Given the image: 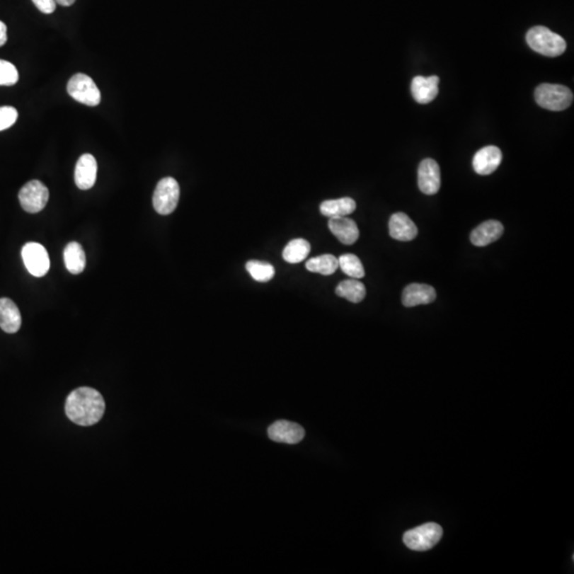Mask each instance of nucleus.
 I'll return each mask as SVG.
<instances>
[{"label": "nucleus", "instance_id": "28", "mask_svg": "<svg viewBox=\"0 0 574 574\" xmlns=\"http://www.w3.org/2000/svg\"><path fill=\"white\" fill-rule=\"evenodd\" d=\"M35 7L42 12V13L52 14L56 10L57 4L56 0H33Z\"/></svg>", "mask_w": 574, "mask_h": 574}, {"label": "nucleus", "instance_id": "10", "mask_svg": "<svg viewBox=\"0 0 574 574\" xmlns=\"http://www.w3.org/2000/svg\"><path fill=\"white\" fill-rule=\"evenodd\" d=\"M442 179L437 162L433 159L421 161L418 168V186L425 195H435L440 190Z\"/></svg>", "mask_w": 574, "mask_h": 574}, {"label": "nucleus", "instance_id": "14", "mask_svg": "<svg viewBox=\"0 0 574 574\" xmlns=\"http://www.w3.org/2000/svg\"><path fill=\"white\" fill-rule=\"evenodd\" d=\"M438 84L440 78L437 76L423 77L417 76L413 79L411 90L415 101L421 105L432 103L438 95Z\"/></svg>", "mask_w": 574, "mask_h": 574}, {"label": "nucleus", "instance_id": "22", "mask_svg": "<svg viewBox=\"0 0 574 574\" xmlns=\"http://www.w3.org/2000/svg\"><path fill=\"white\" fill-rule=\"evenodd\" d=\"M310 251L311 245L306 239H296L285 246L282 256L285 262L298 264L308 258Z\"/></svg>", "mask_w": 574, "mask_h": 574}, {"label": "nucleus", "instance_id": "27", "mask_svg": "<svg viewBox=\"0 0 574 574\" xmlns=\"http://www.w3.org/2000/svg\"><path fill=\"white\" fill-rule=\"evenodd\" d=\"M18 112L13 107H0V131L6 130L16 124Z\"/></svg>", "mask_w": 574, "mask_h": 574}, {"label": "nucleus", "instance_id": "30", "mask_svg": "<svg viewBox=\"0 0 574 574\" xmlns=\"http://www.w3.org/2000/svg\"><path fill=\"white\" fill-rule=\"evenodd\" d=\"M75 1L76 0H56V3L63 6V7H69V6L74 5Z\"/></svg>", "mask_w": 574, "mask_h": 574}, {"label": "nucleus", "instance_id": "9", "mask_svg": "<svg viewBox=\"0 0 574 574\" xmlns=\"http://www.w3.org/2000/svg\"><path fill=\"white\" fill-rule=\"evenodd\" d=\"M304 427L298 423L287 420L275 421L268 427V436L271 440L282 444H295L304 440Z\"/></svg>", "mask_w": 574, "mask_h": 574}, {"label": "nucleus", "instance_id": "24", "mask_svg": "<svg viewBox=\"0 0 574 574\" xmlns=\"http://www.w3.org/2000/svg\"><path fill=\"white\" fill-rule=\"evenodd\" d=\"M338 267L343 272L353 279H362L365 277V269L361 260L352 253L343 254L338 258Z\"/></svg>", "mask_w": 574, "mask_h": 574}, {"label": "nucleus", "instance_id": "25", "mask_svg": "<svg viewBox=\"0 0 574 574\" xmlns=\"http://www.w3.org/2000/svg\"><path fill=\"white\" fill-rule=\"evenodd\" d=\"M246 269L250 273L252 277L256 281L265 282L270 281L275 277V267L267 262H260V260H249L246 264Z\"/></svg>", "mask_w": 574, "mask_h": 574}, {"label": "nucleus", "instance_id": "15", "mask_svg": "<svg viewBox=\"0 0 574 574\" xmlns=\"http://www.w3.org/2000/svg\"><path fill=\"white\" fill-rule=\"evenodd\" d=\"M389 235L400 241H410L416 239L418 229L406 213H395L389 222Z\"/></svg>", "mask_w": 574, "mask_h": 574}, {"label": "nucleus", "instance_id": "12", "mask_svg": "<svg viewBox=\"0 0 574 574\" xmlns=\"http://www.w3.org/2000/svg\"><path fill=\"white\" fill-rule=\"evenodd\" d=\"M435 289L427 284H410L402 293V304L406 308L430 304L435 302Z\"/></svg>", "mask_w": 574, "mask_h": 574}, {"label": "nucleus", "instance_id": "26", "mask_svg": "<svg viewBox=\"0 0 574 574\" xmlns=\"http://www.w3.org/2000/svg\"><path fill=\"white\" fill-rule=\"evenodd\" d=\"M18 71L12 63L0 60V86H12L18 84Z\"/></svg>", "mask_w": 574, "mask_h": 574}, {"label": "nucleus", "instance_id": "13", "mask_svg": "<svg viewBox=\"0 0 574 574\" xmlns=\"http://www.w3.org/2000/svg\"><path fill=\"white\" fill-rule=\"evenodd\" d=\"M96 178V159L90 154L80 156L75 169L76 185L82 190H90L94 186Z\"/></svg>", "mask_w": 574, "mask_h": 574}, {"label": "nucleus", "instance_id": "21", "mask_svg": "<svg viewBox=\"0 0 574 574\" xmlns=\"http://www.w3.org/2000/svg\"><path fill=\"white\" fill-rule=\"evenodd\" d=\"M335 293L338 297L344 298L352 304H359L366 297V287L359 280H345L338 284Z\"/></svg>", "mask_w": 574, "mask_h": 574}, {"label": "nucleus", "instance_id": "7", "mask_svg": "<svg viewBox=\"0 0 574 574\" xmlns=\"http://www.w3.org/2000/svg\"><path fill=\"white\" fill-rule=\"evenodd\" d=\"M21 205L28 213H39L47 205L50 190L39 180H33L23 186L18 194Z\"/></svg>", "mask_w": 574, "mask_h": 574}, {"label": "nucleus", "instance_id": "4", "mask_svg": "<svg viewBox=\"0 0 574 574\" xmlns=\"http://www.w3.org/2000/svg\"><path fill=\"white\" fill-rule=\"evenodd\" d=\"M442 527L437 523H425L406 532L403 542L411 550L423 552L434 548L442 539Z\"/></svg>", "mask_w": 574, "mask_h": 574}, {"label": "nucleus", "instance_id": "11", "mask_svg": "<svg viewBox=\"0 0 574 574\" xmlns=\"http://www.w3.org/2000/svg\"><path fill=\"white\" fill-rule=\"evenodd\" d=\"M502 162V152L495 146H487L474 154L472 165L474 171L481 176L493 173Z\"/></svg>", "mask_w": 574, "mask_h": 574}, {"label": "nucleus", "instance_id": "19", "mask_svg": "<svg viewBox=\"0 0 574 574\" xmlns=\"http://www.w3.org/2000/svg\"><path fill=\"white\" fill-rule=\"evenodd\" d=\"M357 209V203L352 198L333 199L323 201L321 205V213L329 218L346 217Z\"/></svg>", "mask_w": 574, "mask_h": 574}, {"label": "nucleus", "instance_id": "17", "mask_svg": "<svg viewBox=\"0 0 574 574\" xmlns=\"http://www.w3.org/2000/svg\"><path fill=\"white\" fill-rule=\"evenodd\" d=\"M504 232V226L498 220H487L476 226L470 235V241L476 247H485L498 241Z\"/></svg>", "mask_w": 574, "mask_h": 574}, {"label": "nucleus", "instance_id": "18", "mask_svg": "<svg viewBox=\"0 0 574 574\" xmlns=\"http://www.w3.org/2000/svg\"><path fill=\"white\" fill-rule=\"evenodd\" d=\"M22 327L20 309L9 298H0V328L6 333H16Z\"/></svg>", "mask_w": 574, "mask_h": 574}, {"label": "nucleus", "instance_id": "29", "mask_svg": "<svg viewBox=\"0 0 574 574\" xmlns=\"http://www.w3.org/2000/svg\"><path fill=\"white\" fill-rule=\"evenodd\" d=\"M7 43V26L0 21V47Z\"/></svg>", "mask_w": 574, "mask_h": 574}, {"label": "nucleus", "instance_id": "20", "mask_svg": "<svg viewBox=\"0 0 574 574\" xmlns=\"http://www.w3.org/2000/svg\"><path fill=\"white\" fill-rule=\"evenodd\" d=\"M64 262L67 270L73 275H79L86 268V256L84 248L77 241H71L64 249Z\"/></svg>", "mask_w": 574, "mask_h": 574}, {"label": "nucleus", "instance_id": "3", "mask_svg": "<svg viewBox=\"0 0 574 574\" xmlns=\"http://www.w3.org/2000/svg\"><path fill=\"white\" fill-rule=\"evenodd\" d=\"M535 101L550 111H563L573 103V93L561 84H542L535 90Z\"/></svg>", "mask_w": 574, "mask_h": 574}, {"label": "nucleus", "instance_id": "2", "mask_svg": "<svg viewBox=\"0 0 574 574\" xmlns=\"http://www.w3.org/2000/svg\"><path fill=\"white\" fill-rule=\"evenodd\" d=\"M527 43L534 52L546 57H558L565 52V40L544 26H536L527 33Z\"/></svg>", "mask_w": 574, "mask_h": 574}, {"label": "nucleus", "instance_id": "5", "mask_svg": "<svg viewBox=\"0 0 574 574\" xmlns=\"http://www.w3.org/2000/svg\"><path fill=\"white\" fill-rule=\"evenodd\" d=\"M67 92L71 98L88 107H96L101 103V91L92 78L84 74H76L67 84Z\"/></svg>", "mask_w": 574, "mask_h": 574}, {"label": "nucleus", "instance_id": "8", "mask_svg": "<svg viewBox=\"0 0 574 574\" xmlns=\"http://www.w3.org/2000/svg\"><path fill=\"white\" fill-rule=\"evenodd\" d=\"M22 258L27 270L35 277H44L50 270V256L41 243H27L23 247Z\"/></svg>", "mask_w": 574, "mask_h": 574}, {"label": "nucleus", "instance_id": "16", "mask_svg": "<svg viewBox=\"0 0 574 574\" xmlns=\"http://www.w3.org/2000/svg\"><path fill=\"white\" fill-rule=\"evenodd\" d=\"M330 231L334 236L344 243V245H353L359 239L360 230L355 220L347 217L330 218Z\"/></svg>", "mask_w": 574, "mask_h": 574}, {"label": "nucleus", "instance_id": "1", "mask_svg": "<svg viewBox=\"0 0 574 574\" xmlns=\"http://www.w3.org/2000/svg\"><path fill=\"white\" fill-rule=\"evenodd\" d=\"M105 411L103 396L91 387H80L71 391L65 404L67 417L82 427L96 425L103 418Z\"/></svg>", "mask_w": 574, "mask_h": 574}, {"label": "nucleus", "instance_id": "6", "mask_svg": "<svg viewBox=\"0 0 574 574\" xmlns=\"http://www.w3.org/2000/svg\"><path fill=\"white\" fill-rule=\"evenodd\" d=\"M180 198V186L173 178H163L154 193V209L161 215H169L175 211Z\"/></svg>", "mask_w": 574, "mask_h": 574}, {"label": "nucleus", "instance_id": "23", "mask_svg": "<svg viewBox=\"0 0 574 574\" xmlns=\"http://www.w3.org/2000/svg\"><path fill=\"white\" fill-rule=\"evenodd\" d=\"M306 269L311 272L321 273L323 275H331L338 270V258L332 254H323L311 258L306 262Z\"/></svg>", "mask_w": 574, "mask_h": 574}]
</instances>
